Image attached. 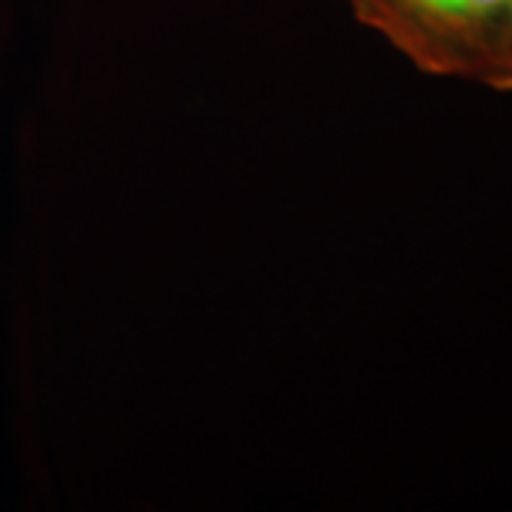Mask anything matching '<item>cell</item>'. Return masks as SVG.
Returning a JSON list of instances; mask_svg holds the SVG:
<instances>
[{"instance_id": "obj_1", "label": "cell", "mask_w": 512, "mask_h": 512, "mask_svg": "<svg viewBox=\"0 0 512 512\" xmlns=\"http://www.w3.org/2000/svg\"><path fill=\"white\" fill-rule=\"evenodd\" d=\"M510 0H350L356 18L384 35L421 72L476 80Z\"/></svg>"}, {"instance_id": "obj_2", "label": "cell", "mask_w": 512, "mask_h": 512, "mask_svg": "<svg viewBox=\"0 0 512 512\" xmlns=\"http://www.w3.org/2000/svg\"><path fill=\"white\" fill-rule=\"evenodd\" d=\"M478 83H487L498 92H512V0L495 26L493 37L487 43L484 60L478 66Z\"/></svg>"}]
</instances>
